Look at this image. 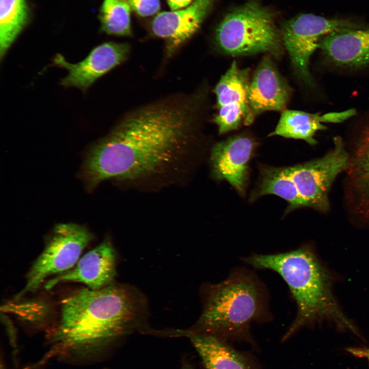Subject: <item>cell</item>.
Listing matches in <instances>:
<instances>
[{"label": "cell", "mask_w": 369, "mask_h": 369, "mask_svg": "<svg viewBox=\"0 0 369 369\" xmlns=\"http://www.w3.org/2000/svg\"><path fill=\"white\" fill-rule=\"evenodd\" d=\"M202 94L165 99L125 116L88 152L82 170L87 188L108 179L147 190L187 180L197 160Z\"/></svg>", "instance_id": "obj_1"}, {"label": "cell", "mask_w": 369, "mask_h": 369, "mask_svg": "<svg viewBox=\"0 0 369 369\" xmlns=\"http://www.w3.org/2000/svg\"><path fill=\"white\" fill-rule=\"evenodd\" d=\"M59 312L47 331L51 352L61 361L89 365L101 361L118 340L141 327L146 304L135 288L112 283L71 292L61 300Z\"/></svg>", "instance_id": "obj_2"}, {"label": "cell", "mask_w": 369, "mask_h": 369, "mask_svg": "<svg viewBox=\"0 0 369 369\" xmlns=\"http://www.w3.org/2000/svg\"><path fill=\"white\" fill-rule=\"evenodd\" d=\"M257 269L273 271L286 282L297 308L296 317L281 340L284 342L302 328L328 321L340 330L358 335L344 315L332 292V277L312 247L270 254H253L242 259Z\"/></svg>", "instance_id": "obj_3"}, {"label": "cell", "mask_w": 369, "mask_h": 369, "mask_svg": "<svg viewBox=\"0 0 369 369\" xmlns=\"http://www.w3.org/2000/svg\"><path fill=\"white\" fill-rule=\"evenodd\" d=\"M271 316L264 284L254 272L238 268L206 288L202 313L191 332L254 345L252 324L267 322Z\"/></svg>", "instance_id": "obj_4"}, {"label": "cell", "mask_w": 369, "mask_h": 369, "mask_svg": "<svg viewBox=\"0 0 369 369\" xmlns=\"http://www.w3.org/2000/svg\"><path fill=\"white\" fill-rule=\"evenodd\" d=\"M275 15L256 1H250L227 13L215 30L217 45L232 55L260 52L279 56L283 49Z\"/></svg>", "instance_id": "obj_5"}, {"label": "cell", "mask_w": 369, "mask_h": 369, "mask_svg": "<svg viewBox=\"0 0 369 369\" xmlns=\"http://www.w3.org/2000/svg\"><path fill=\"white\" fill-rule=\"evenodd\" d=\"M93 238L92 234L84 226L73 223L56 225L47 239L43 251L27 273L25 286L14 296V300L37 290L48 278L72 268Z\"/></svg>", "instance_id": "obj_6"}, {"label": "cell", "mask_w": 369, "mask_h": 369, "mask_svg": "<svg viewBox=\"0 0 369 369\" xmlns=\"http://www.w3.org/2000/svg\"><path fill=\"white\" fill-rule=\"evenodd\" d=\"M358 28L359 26L348 20L310 13L299 14L287 21L281 31L282 39L298 77L305 84L313 85L310 59L319 48L322 37L334 32Z\"/></svg>", "instance_id": "obj_7"}, {"label": "cell", "mask_w": 369, "mask_h": 369, "mask_svg": "<svg viewBox=\"0 0 369 369\" xmlns=\"http://www.w3.org/2000/svg\"><path fill=\"white\" fill-rule=\"evenodd\" d=\"M334 147L322 157L286 167L307 207L321 212L329 209L328 193L336 177L345 171L348 152L341 137L334 139Z\"/></svg>", "instance_id": "obj_8"}, {"label": "cell", "mask_w": 369, "mask_h": 369, "mask_svg": "<svg viewBox=\"0 0 369 369\" xmlns=\"http://www.w3.org/2000/svg\"><path fill=\"white\" fill-rule=\"evenodd\" d=\"M250 69L240 68L235 60L213 90L218 112L213 121L222 134L236 130L242 122L245 126L254 119L249 106Z\"/></svg>", "instance_id": "obj_9"}, {"label": "cell", "mask_w": 369, "mask_h": 369, "mask_svg": "<svg viewBox=\"0 0 369 369\" xmlns=\"http://www.w3.org/2000/svg\"><path fill=\"white\" fill-rule=\"evenodd\" d=\"M127 43L107 42L92 50L82 61L76 64L68 62L60 54L53 58V64L66 69L68 73L61 79L60 85L86 91L97 79L125 61L130 53Z\"/></svg>", "instance_id": "obj_10"}, {"label": "cell", "mask_w": 369, "mask_h": 369, "mask_svg": "<svg viewBox=\"0 0 369 369\" xmlns=\"http://www.w3.org/2000/svg\"><path fill=\"white\" fill-rule=\"evenodd\" d=\"M115 275V250L106 238L79 259L72 268L47 280L44 288L49 290L59 283L76 282L99 290L113 283Z\"/></svg>", "instance_id": "obj_11"}, {"label": "cell", "mask_w": 369, "mask_h": 369, "mask_svg": "<svg viewBox=\"0 0 369 369\" xmlns=\"http://www.w3.org/2000/svg\"><path fill=\"white\" fill-rule=\"evenodd\" d=\"M215 0H194L184 8L164 11L152 20L151 30L166 41V52L171 56L200 28Z\"/></svg>", "instance_id": "obj_12"}, {"label": "cell", "mask_w": 369, "mask_h": 369, "mask_svg": "<svg viewBox=\"0 0 369 369\" xmlns=\"http://www.w3.org/2000/svg\"><path fill=\"white\" fill-rule=\"evenodd\" d=\"M255 142L245 135L235 136L215 144L211 151L212 173L218 180L227 181L240 194H244L248 165Z\"/></svg>", "instance_id": "obj_13"}, {"label": "cell", "mask_w": 369, "mask_h": 369, "mask_svg": "<svg viewBox=\"0 0 369 369\" xmlns=\"http://www.w3.org/2000/svg\"><path fill=\"white\" fill-rule=\"evenodd\" d=\"M318 48L335 67L351 70L369 68V27L328 34L321 38Z\"/></svg>", "instance_id": "obj_14"}, {"label": "cell", "mask_w": 369, "mask_h": 369, "mask_svg": "<svg viewBox=\"0 0 369 369\" xmlns=\"http://www.w3.org/2000/svg\"><path fill=\"white\" fill-rule=\"evenodd\" d=\"M346 198L353 212L369 222V121L361 128L348 152Z\"/></svg>", "instance_id": "obj_15"}, {"label": "cell", "mask_w": 369, "mask_h": 369, "mask_svg": "<svg viewBox=\"0 0 369 369\" xmlns=\"http://www.w3.org/2000/svg\"><path fill=\"white\" fill-rule=\"evenodd\" d=\"M291 94L290 87L273 61L264 57L256 69L249 87V106L253 117L267 111L285 110Z\"/></svg>", "instance_id": "obj_16"}, {"label": "cell", "mask_w": 369, "mask_h": 369, "mask_svg": "<svg viewBox=\"0 0 369 369\" xmlns=\"http://www.w3.org/2000/svg\"><path fill=\"white\" fill-rule=\"evenodd\" d=\"M206 369H263L255 357L214 337L187 332Z\"/></svg>", "instance_id": "obj_17"}, {"label": "cell", "mask_w": 369, "mask_h": 369, "mask_svg": "<svg viewBox=\"0 0 369 369\" xmlns=\"http://www.w3.org/2000/svg\"><path fill=\"white\" fill-rule=\"evenodd\" d=\"M356 110L350 109L342 112H330L323 115L301 111L284 110L282 111L278 123L269 136H281L305 140L311 145L316 144V132L326 127L322 123H339L355 115Z\"/></svg>", "instance_id": "obj_18"}, {"label": "cell", "mask_w": 369, "mask_h": 369, "mask_svg": "<svg viewBox=\"0 0 369 369\" xmlns=\"http://www.w3.org/2000/svg\"><path fill=\"white\" fill-rule=\"evenodd\" d=\"M259 168L260 181L252 193L251 200L265 195H276L288 202L286 213L298 208L306 207L286 167L261 166Z\"/></svg>", "instance_id": "obj_19"}, {"label": "cell", "mask_w": 369, "mask_h": 369, "mask_svg": "<svg viewBox=\"0 0 369 369\" xmlns=\"http://www.w3.org/2000/svg\"><path fill=\"white\" fill-rule=\"evenodd\" d=\"M29 8L26 0H0V58L29 22Z\"/></svg>", "instance_id": "obj_20"}, {"label": "cell", "mask_w": 369, "mask_h": 369, "mask_svg": "<svg viewBox=\"0 0 369 369\" xmlns=\"http://www.w3.org/2000/svg\"><path fill=\"white\" fill-rule=\"evenodd\" d=\"M131 8L126 0H104L99 14L101 31L109 35L131 36Z\"/></svg>", "instance_id": "obj_21"}, {"label": "cell", "mask_w": 369, "mask_h": 369, "mask_svg": "<svg viewBox=\"0 0 369 369\" xmlns=\"http://www.w3.org/2000/svg\"><path fill=\"white\" fill-rule=\"evenodd\" d=\"M138 15L147 17L154 15L160 9V0H126Z\"/></svg>", "instance_id": "obj_22"}, {"label": "cell", "mask_w": 369, "mask_h": 369, "mask_svg": "<svg viewBox=\"0 0 369 369\" xmlns=\"http://www.w3.org/2000/svg\"><path fill=\"white\" fill-rule=\"evenodd\" d=\"M171 11H175L184 8L189 5L192 0H167Z\"/></svg>", "instance_id": "obj_23"}, {"label": "cell", "mask_w": 369, "mask_h": 369, "mask_svg": "<svg viewBox=\"0 0 369 369\" xmlns=\"http://www.w3.org/2000/svg\"><path fill=\"white\" fill-rule=\"evenodd\" d=\"M347 351L354 356L366 358L369 363V348H348Z\"/></svg>", "instance_id": "obj_24"}]
</instances>
